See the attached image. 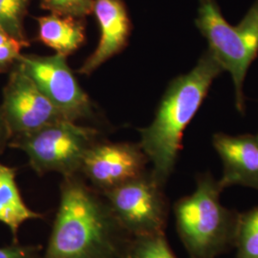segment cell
<instances>
[{"label":"cell","mask_w":258,"mask_h":258,"mask_svg":"<svg viewBox=\"0 0 258 258\" xmlns=\"http://www.w3.org/2000/svg\"><path fill=\"white\" fill-rule=\"evenodd\" d=\"M131 238L102 192L66 176L42 258H122Z\"/></svg>","instance_id":"6da1fadb"},{"label":"cell","mask_w":258,"mask_h":258,"mask_svg":"<svg viewBox=\"0 0 258 258\" xmlns=\"http://www.w3.org/2000/svg\"><path fill=\"white\" fill-rule=\"evenodd\" d=\"M224 72L210 49L186 74L168 85L153 121L141 129L140 146L152 164L151 174L165 185L182 149L184 129L206 99L213 81Z\"/></svg>","instance_id":"7a4b0ae2"},{"label":"cell","mask_w":258,"mask_h":258,"mask_svg":"<svg viewBox=\"0 0 258 258\" xmlns=\"http://www.w3.org/2000/svg\"><path fill=\"white\" fill-rule=\"evenodd\" d=\"M223 190L210 173L200 174L194 192L174 206L176 226L191 258H215L234 244L238 215L220 201Z\"/></svg>","instance_id":"3957f363"},{"label":"cell","mask_w":258,"mask_h":258,"mask_svg":"<svg viewBox=\"0 0 258 258\" xmlns=\"http://www.w3.org/2000/svg\"><path fill=\"white\" fill-rule=\"evenodd\" d=\"M209 48L232 78L235 106L245 112L244 82L249 65L258 55V0L236 26L231 25L222 14L216 0H200L195 19Z\"/></svg>","instance_id":"277c9868"},{"label":"cell","mask_w":258,"mask_h":258,"mask_svg":"<svg viewBox=\"0 0 258 258\" xmlns=\"http://www.w3.org/2000/svg\"><path fill=\"white\" fill-rule=\"evenodd\" d=\"M97 136L96 129L64 119L15 136L10 140L9 147L25 152L32 168L39 175L58 172L66 177L81 171L84 156L97 143Z\"/></svg>","instance_id":"5b68a950"},{"label":"cell","mask_w":258,"mask_h":258,"mask_svg":"<svg viewBox=\"0 0 258 258\" xmlns=\"http://www.w3.org/2000/svg\"><path fill=\"white\" fill-rule=\"evenodd\" d=\"M163 187L151 172H145L102 194L124 231L132 237L147 236L165 233L167 203Z\"/></svg>","instance_id":"8992f818"},{"label":"cell","mask_w":258,"mask_h":258,"mask_svg":"<svg viewBox=\"0 0 258 258\" xmlns=\"http://www.w3.org/2000/svg\"><path fill=\"white\" fill-rule=\"evenodd\" d=\"M0 109L11 139L57 120H68L40 91L19 61L11 68Z\"/></svg>","instance_id":"52a82bcc"},{"label":"cell","mask_w":258,"mask_h":258,"mask_svg":"<svg viewBox=\"0 0 258 258\" xmlns=\"http://www.w3.org/2000/svg\"><path fill=\"white\" fill-rule=\"evenodd\" d=\"M19 61L49 101L68 120L91 115V102L66 62V56L21 55Z\"/></svg>","instance_id":"ba28073f"},{"label":"cell","mask_w":258,"mask_h":258,"mask_svg":"<svg viewBox=\"0 0 258 258\" xmlns=\"http://www.w3.org/2000/svg\"><path fill=\"white\" fill-rule=\"evenodd\" d=\"M148 163L139 144L96 143L85 154L80 172L102 194L143 175Z\"/></svg>","instance_id":"9c48e42d"},{"label":"cell","mask_w":258,"mask_h":258,"mask_svg":"<svg viewBox=\"0 0 258 258\" xmlns=\"http://www.w3.org/2000/svg\"><path fill=\"white\" fill-rule=\"evenodd\" d=\"M212 146L223 163V175L218 181L222 189L239 184L258 190V134L216 133Z\"/></svg>","instance_id":"30bf717a"},{"label":"cell","mask_w":258,"mask_h":258,"mask_svg":"<svg viewBox=\"0 0 258 258\" xmlns=\"http://www.w3.org/2000/svg\"><path fill=\"white\" fill-rule=\"evenodd\" d=\"M95 13L101 30L98 47L79 72L89 75L126 46L131 31L128 14L121 0H94Z\"/></svg>","instance_id":"8fae6325"},{"label":"cell","mask_w":258,"mask_h":258,"mask_svg":"<svg viewBox=\"0 0 258 258\" xmlns=\"http://www.w3.org/2000/svg\"><path fill=\"white\" fill-rule=\"evenodd\" d=\"M79 18L52 14L37 19L38 39L56 54H73L85 40L84 25Z\"/></svg>","instance_id":"7c38bea8"},{"label":"cell","mask_w":258,"mask_h":258,"mask_svg":"<svg viewBox=\"0 0 258 258\" xmlns=\"http://www.w3.org/2000/svg\"><path fill=\"white\" fill-rule=\"evenodd\" d=\"M41 218L42 214L29 209L23 201L16 182V169L0 163V222L9 228L15 243L23 223Z\"/></svg>","instance_id":"4fadbf2b"},{"label":"cell","mask_w":258,"mask_h":258,"mask_svg":"<svg viewBox=\"0 0 258 258\" xmlns=\"http://www.w3.org/2000/svg\"><path fill=\"white\" fill-rule=\"evenodd\" d=\"M233 245L237 258H258V207L238 215Z\"/></svg>","instance_id":"5bb4252c"},{"label":"cell","mask_w":258,"mask_h":258,"mask_svg":"<svg viewBox=\"0 0 258 258\" xmlns=\"http://www.w3.org/2000/svg\"><path fill=\"white\" fill-rule=\"evenodd\" d=\"M122 258H177L165 233L132 237Z\"/></svg>","instance_id":"9a60e30c"},{"label":"cell","mask_w":258,"mask_h":258,"mask_svg":"<svg viewBox=\"0 0 258 258\" xmlns=\"http://www.w3.org/2000/svg\"><path fill=\"white\" fill-rule=\"evenodd\" d=\"M31 0H0V28L21 41H28L23 21Z\"/></svg>","instance_id":"2e32d148"},{"label":"cell","mask_w":258,"mask_h":258,"mask_svg":"<svg viewBox=\"0 0 258 258\" xmlns=\"http://www.w3.org/2000/svg\"><path fill=\"white\" fill-rule=\"evenodd\" d=\"M41 7L52 14L81 19L92 13L94 0H41Z\"/></svg>","instance_id":"e0dca14e"},{"label":"cell","mask_w":258,"mask_h":258,"mask_svg":"<svg viewBox=\"0 0 258 258\" xmlns=\"http://www.w3.org/2000/svg\"><path fill=\"white\" fill-rule=\"evenodd\" d=\"M27 46L29 41L19 40L0 28V73L8 71L16 64L22 48Z\"/></svg>","instance_id":"ac0fdd59"},{"label":"cell","mask_w":258,"mask_h":258,"mask_svg":"<svg viewBox=\"0 0 258 258\" xmlns=\"http://www.w3.org/2000/svg\"><path fill=\"white\" fill-rule=\"evenodd\" d=\"M40 249V247L14 243L8 247L0 248V258H42Z\"/></svg>","instance_id":"d6986e66"},{"label":"cell","mask_w":258,"mask_h":258,"mask_svg":"<svg viewBox=\"0 0 258 258\" xmlns=\"http://www.w3.org/2000/svg\"><path fill=\"white\" fill-rule=\"evenodd\" d=\"M11 140L9 129L7 127V124L3 118L2 112L0 109V153L3 152L6 146H9V142Z\"/></svg>","instance_id":"ffe728a7"}]
</instances>
